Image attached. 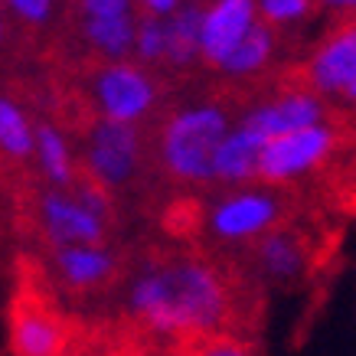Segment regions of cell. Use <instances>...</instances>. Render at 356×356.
Returning a JSON list of instances; mask_svg holds the SVG:
<instances>
[{"label":"cell","mask_w":356,"mask_h":356,"mask_svg":"<svg viewBox=\"0 0 356 356\" xmlns=\"http://www.w3.org/2000/svg\"><path fill=\"white\" fill-rule=\"evenodd\" d=\"M124 311L140 330L173 340L226 334L236 291L216 261L196 252L147 255L124 281Z\"/></svg>","instance_id":"1"},{"label":"cell","mask_w":356,"mask_h":356,"mask_svg":"<svg viewBox=\"0 0 356 356\" xmlns=\"http://www.w3.org/2000/svg\"><path fill=\"white\" fill-rule=\"evenodd\" d=\"M236 128V115L213 98L186 102L163 115L154 134V163L184 186H213L219 144Z\"/></svg>","instance_id":"2"},{"label":"cell","mask_w":356,"mask_h":356,"mask_svg":"<svg viewBox=\"0 0 356 356\" xmlns=\"http://www.w3.org/2000/svg\"><path fill=\"white\" fill-rule=\"evenodd\" d=\"M288 196L278 186L252 184L219 190L203 213L206 238L219 248H252L255 242L284 226Z\"/></svg>","instance_id":"3"},{"label":"cell","mask_w":356,"mask_h":356,"mask_svg":"<svg viewBox=\"0 0 356 356\" xmlns=\"http://www.w3.org/2000/svg\"><path fill=\"white\" fill-rule=\"evenodd\" d=\"M86 92L92 98L95 118L118 121V124H138L154 118L163 105V79L134 59L124 63H98L88 72Z\"/></svg>","instance_id":"4"},{"label":"cell","mask_w":356,"mask_h":356,"mask_svg":"<svg viewBox=\"0 0 356 356\" xmlns=\"http://www.w3.org/2000/svg\"><path fill=\"white\" fill-rule=\"evenodd\" d=\"M144 161H147L144 128L105 118L88 121L82 144H79V167L88 180L105 186L108 193H121L140 177Z\"/></svg>","instance_id":"5"},{"label":"cell","mask_w":356,"mask_h":356,"mask_svg":"<svg viewBox=\"0 0 356 356\" xmlns=\"http://www.w3.org/2000/svg\"><path fill=\"white\" fill-rule=\"evenodd\" d=\"M340 147V131L334 121H324L317 128L298 131L281 140H271L261 151L259 184L284 190L288 184H298L324 167Z\"/></svg>","instance_id":"6"},{"label":"cell","mask_w":356,"mask_h":356,"mask_svg":"<svg viewBox=\"0 0 356 356\" xmlns=\"http://www.w3.org/2000/svg\"><path fill=\"white\" fill-rule=\"evenodd\" d=\"M76 36L98 63H124L134 59L138 36V3L131 0H82L72 7Z\"/></svg>","instance_id":"7"},{"label":"cell","mask_w":356,"mask_h":356,"mask_svg":"<svg viewBox=\"0 0 356 356\" xmlns=\"http://www.w3.org/2000/svg\"><path fill=\"white\" fill-rule=\"evenodd\" d=\"M327 115H330L327 98H321L307 86H288L281 92H271V95L252 102L236 121L252 131L259 140L271 144V140H281L288 134L324 124V121H330Z\"/></svg>","instance_id":"8"},{"label":"cell","mask_w":356,"mask_h":356,"mask_svg":"<svg viewBox=\"0 0 356 356\" xmlns=\"http://www.w3.org/2000/svg\"><path fill=\"white\" fill-rule=\"evenodd\" d=\"M33 222L49 248L72 245H105L111 226L79 200L76 190H53L43 186L33 200Z\"/></svg>","instance_id":"9"},{"label":"cell","mask_w":356,"mask_h":356,"mask_svg":"<svg viewBox=\"0 0 356 356\" xmlns=\"http://www.w3.org/2000/svg\"><path fill=\"white\" fill-rule=\"evenodd\" d=\"M356 79V17L337 23L321 43L314 46L301 65V86L327 102H337L343 88Z\"/></svg>","instance_id":"10"},{"label":"cell","mask_w":356,"mask_h":356,"mask_svg":"<svg viewBox=\"0 0 356 356\" xmlns=\"http://www.w3.org/2000/svg\"><path fill=\"white\" fill-rule=\"evenodd\" d=\"M46 268H49V278L63 291L72 294H98L121 278V259L111 248V242H105V245L49 248Z\"/></svg>","instance_id":"11"},{"label":"cell","mask_w":356,"mask_h":356,"mask_svg":"<svg viewBox=\"0 0 356 356\" xmlns=\"http://www.w3.org/2000/svg\"><path fill=\"white\" fill-rule=\"evenodd\" d=\"M259 23V3L255 0H216L203 7L200 23V56L203 65L216 72L229 56L236 53L242 40Z\"/></svg>","instance_id":"12"},{"label":"cell","mask_w":356,"mask_h":356,"mask_svg":"<svg viewBox=\"0 0 356 356\" xmlns=\"http://www.w3.org/2000/svg\"><path fill=\"white\" fill-rule=\"evenodd\" d=\"M248 265L255 278L271 288H291L311 268V242L301 229L281 226L248 248Z\"/></svg>","instance_id":"13"},{"label":"cell","mask_w":356,"mask_h":356,"mask_svg":"<svg viewBox=\"0 0 356 356\" xmlns=\"http://www.w3.org/2000/svg\"><path fill=\"white\" fill-rule=\"evenodd\" d=\"M10 353L65 356L69 353V327L49 304L20 298L10 311Z\"/></svg>","instance_id":"14"},{"label":"cell","mask_w":356,"mask_h":356,"mask_svg":"<svg viewBox=\"0 0 356 356\" xmlns=\"http://www.w3.org/2000/svg\"><path fill=\"white\" fill-rule=\"evenodd\" d=\"M33 163H36V173L43 177V186H53V190H72L82 177L79 151L72 147L69 134L49 118H36Z\"/></svg>","instance_id":"15"},{"label":"cell","mask_w":356,"mask_h":356,"mask_svg":"<svg viewBox=\"0 0 356 356\" xmlns=\"http://www.w3.org/2000/svg\"><path fill=\"white\" fill-rule=\"evenodd\" d=\"M265 140H259L248 128L236 121V128L219 144L216 167H213V186L219 190H238V186L259 184V167Z\"/></svg>","instance_id":"16"},{"label":"cell","mask_w":356,"mask_h":356,"mask_svg":"<svg viewBox=\"0 0 356 356\" xmlns=\"http://www.w3.org/2000/svg\"><path fill=\"white\" fill-rule=\"evenodd\" d=\"M281 46V33L275 26H268L265 20L255 23V30L248 33L242 46L229 56L226 63L219 65L216 72L222 79H232V82H245V79H259L261 72H268L275 56H278Z\"/></svg>","instance_id":"17"},{"label":"cell","mask_w":356,"mask_h":356,"mask_svg":"<svg viewBox=\"0 0 356 356\" xmlns=\"http://www.w3.org/2000/svg\"><path fill=\"white\" fill-rule=\"evenodd\" d=\"M206 3H180V10L167 20V69L170 72H190L203 65L200 56V23H203Z\"/></svg>","instance_id":"18"},{"label":"cell","mask_w":356,"mask_h":356,"mask_svg":"<svg viewBox=\"0 0 356 356\" xmlns=\"http://www.w3.org/2000/svg\"><path fill=\"white\" fill-rule=\"evenodd\" d=\"M33 144H36V121L20 98L10 92H0V157L13 163L33 161Z\"/></svg>","instance_id":"19"},{"label":"cell","mask_w":356,"mask_h":356,"mask_svg":"<svg viewBox=\"0 0 356 356\" xmlns=\"http://www.w3.org/2000/svg\"><path fill=\"white\" fill-rule=\"evenodd\" d=\"M140 10V7H138ZM170 20V17H167ZM167 20L163 17H151L140 10L138 17V36H134V63L161 72L167 69Z\"/></svg>","instance_id":"20"},{"label":"cell","mask_w":356,"mask_h":356,"mask_svg":"<svg viewBox=\"0 0 356 356\" xmlns=\"http://www.w3.org/2000/svg\"><path fill=\"white\" fill-rule=\"evenodd\" d=\"M314 10H317V3H311V0H259V20H265L278 33L284 26L304 23Z\"/></svg>","instance_id":"21"},{"label":"cell","mask_w":356,"mask_h":356,"mask_svg":"<svg viewBox=\"0 0 356 356\" xmlns=\"http://www.w3.org/2000/svg\"><path fill=\"white\" fill-rule=\"evenodd\" d=\"M3 10H7L10 20L23 23V26H30V30H46V26L59 17V7L49 3V0H7Z\"/></svg>","instance_id":"22"},{"label":"cell","mask_w":356,"mask_h":356,"mask_svg":"<svg viewBox=\"0 0 356 356\" xmlns=\"http://www.w3.org/2000/svg\"><path fill=\"white\" fill-rule=\"evenodd\" d=\"M193 356H259L255 353V346L242 340L236 334H219V337H206L200 340Z\"/></svg>","instance_id":"23"},{"label":"cell","mask_w":356,"mask_h":356,"mask_svg":"<svg viewBox=\"0 0 356 356\" xmlns=\"http://www.w3.org/2000/svg\"><path fill=\"white\" fill-rule=\"evenodd\" d=\"M337 102H340V105H356V79H353V82H350V86L343 88V95L337 98Z\"/></svg>","instance_id":"24"},{"label":"cell","mask_w":356,"mask_h":356,"mask_svg":"<svg viewBox=\"0 0 356 356\" xmlns=\"http://www.w3.org/2000/svg\"><path fill=\"white\" fill-rule=\"evenodd\" d=\"M7 20H10V17H7V10H3V3H0V46L7 43Z\"/></svg>","instance_id":"25"}]
</instances>
